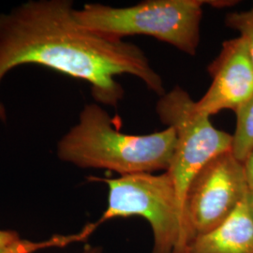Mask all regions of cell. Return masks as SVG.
Returning <instances> with one entry per match:
<instances>
[{"label":"cell","instance_id":"cell-3","mask_svg":"<svg viewBox=\"0 0 253 253\" xmlns=\"http://www.w3.org/2000/svg\"><path fill=\"white\" fill-rule=\"evenodd\" d=\"M108 187V205L95 223L117 217H144L153 234L151 253H186L190 242L184 206L171 174L150 172L122 175L118 178H94Z\"/></svg>","mask_w":253,"mask_h":253},{"label":"cell","instance_id":"cell-10","mask_svg":"<svg viewBox=\"0 0 253 253\" xmlns=\"http://www.w3.org/2000/svg\"><path fill=\"white\" fill-rule=\"evenodd\" d=\"M78 241H83L80 233L67 236H56L42 242H32L23 239L15 231L0 230V253H34L39 250L66 246Z\"/></svg>","mask_w":253,"mask_h":253},{"label":"cell","instance_id":"cell-6","mask_svg":"<svg viewBox=\"0 0 253 253\" xmlns=\"http://www.w3.org/2000/svg\"><path fill=\"white\" fill-rule=\"evenodd\" d=\"M249 192L244 164L231 151L206 163L191 178L184 200L190 241L222 225Z\"/></svg>","mask_w":253,"mask_h":253},{"label":"cell","instance_id":"cell-8","mask_svg":"<svg viewBox=\"0 0 253 253\" xmlns=\"http://www.w3.org/2000/svg\"><path fill=\"white\" fill-rule=\"evenodd\" d=\"M186 253H253V222L247 199L222 225L195 236Z\"/></svg>","mask_w":253,"mask_h":253},{"label":"cell","instance_id":"cell-7","mask_svg":"<svg viewBox=\"0 0 253 253\" xmlns=\"http://www.w3.org/2000/svg\"><path fill=\"white\" fill-rule=\"evenodd\" d=\"M212 83L196 101V108L208 117L223 110L236 111L253 95V62L244 40L225 41L219 54L208 66Z\"/></svg>","mask_w":253,"mask_h":253},{"label":"cell","instance_id":"cell-5","mask_svg":"<svg viewBox=\"0 0 253 253\" xmlns=\"http://www.w3.org/2000/svg\"><path fill=\"white\" fill-rule=\"evenodd\" d=\"M156 112L163 124L172 127L176 134L175 150L167 172L184 206L191 178L210 160L231 151L233 136L213 126L210 118L200 113L196 101L180 86L161 96Z\"/></svg>","mask_w":253,"mask_h":253},{"label":"cell","instance_id":"cell-12","mask_svg":"<svg viewBox=\"0 0 253 253\" xmlns=\"http://www.w3.org/2000/svg\"><path fill=\"white\" fill-rule=\"evenodd\" d=\"M245 174L247 182L249 185L250 190H253V149L248 158L246 159L244 163Z\"/></svg>","mask_w":253,"mask_h":253},{"label":"cell","instance_id":"cell-11","mask_svg":"<svg viewBox=\"0 0 253 253\" xmlns=\"http://www.w3.org/2000/svg\"><path fill=\"white\" fill-rule=\"evenodd\" d=\"M225 25L240 34L239 37L244 40L253 62V5L248 10L228 13Z\"/></svg>","mask_w":253,"mask_h":253},{"label":"cell","instance_id":"cell-9","mask_svg":"<svg viewBox=\"0 0 253 253\" xmlns=\"http://www.w3.org/2000/svg\"><path fill=\"white\" fill-rule=\"evenodd\" d=\"M236 126L233 134L231 152L244 163L253 149V95L235 111Z\"/></svg>","mask_w":253,"mask_h":253},{"label":"cell","instance_id":"cell-4","mask_svg":"<svg viewBox=\"0 0 253 253\" xmlns=\"http://www.w3.org/2000/svg\"><path fill=\"white\" fill-rule=\"evenodd\" d=\"M201 0H148L127 8L86 4L74 9L76 21L104 36L154 37L181 52L195 55L203 17Z\"/></svg>","mask_w":253,"mask_h":253},{"label":"cell","instance_id":"cell-2","mask_svg":"<svg viewBox=\"0 0 253 253\" xmlns=\"http://www.w3.org/2000/svg\"><path fill=\"white\" fill-rule=\"evenodd\" d=\"M176 145L172 127L147 135H129L114 126L108 113L91 103L79 121L60 139L57 157L83 169H101L122 175L167 172Z\"/></svg>","mask_w":253,"mask_h":253},{"label":"cell","instance_id":"cell-13","mask_svg":"<svg viewBox=\"0 0 253 253\" xmlns=\"http://www.w3.org/2000/svg\"><path fill=\"white\" fill-rule=\"evenodd\" d=\"M247 205H248V208L250 211V215L253 219V190H250L248 197H247Z\"/></svg>","mask_w":253,"mask_h":253},{"label":"cell","instance_id":"cell-14","mask_svg":"<svg viewBox=\"0 0 253 253\" xmlns=\"http://www.w3.org/2000/svg\"><path fill=\"white\" fill-rule=\"evenodd\" d=\"M78 253H103L101 247H92L88 246L86 247L84 250H83L82 252Z\"/></svg>","mask_w":253,"mask_h":253},{"label":"cell","instance_id":"cell-1","mask_svg":"<svg viewBox=\"0 0 253 253\" xmlns=\"http://www.w3.org/2000/svg\"><path fill=\"white\" fill-rule=\"evenodd\" d=\"M27 64L88 83L95 100L110 106L124 97L116 80L121 74L135 76L160 96L166 93L140 47L82 27L68 0L28 1L0 13V84L12 69ZM0 121H7L1 101Z\"/></svg>","mask_w":253,"mask_h":253}]
</instances>
